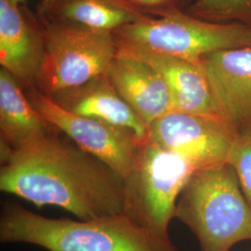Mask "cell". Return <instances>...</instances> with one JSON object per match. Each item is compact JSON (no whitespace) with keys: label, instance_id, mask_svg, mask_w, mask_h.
<instances>
[{"label":"cell","instance_id":"obj_7","mask_svg":"<svg viewBox=\"0 0 251 251\" xmlns=\"http://www.w3.org/2000/svg\"><path fill=\"white\" fill-rule=\"evenodd\" d=\"M25 91L36 111L81 149L103 162L123 179L132 170L144 142L133 130L72 114L35 87Z\"/></svg>","mask_w":251,"mask_h":251},{"label":"cell","instance_id":"obj_16","mask_svg":"<svg viewBox=\"0 0 251 251\" xmlns=\"http://www.w3.org/2000/svg\"><path fill=\"white\" fill-rule=\"evenodd\" d=\"M186 13L208 22L251 26V0H194Z\"/></svg>","mask_w":251,"mask_h":251},{"label":"cell","instance_id":"obj_11","mask_svg":"<svg viewBox=\"0 0 251 251\" xmlns=\"http://www.w3.org/2000/svg\"><path fill=\"white\" fill-rule=\"evenodd\" d=\"M117 45V53L149 63L161 75L171 92L173 111L221 119L201 63L123 44Z\"/></svg>","mask_w":251,"mask_h":251},{"label":"cell","instance_id":"obj_4","mask_svg":"<svg viewBox=\"0 0 251 251\" xmlns=\"http://www.w3.org/2000/svg\"><path fill=\"white\" fill-rule=\"evenodd\" d=\"M195 171L184 158L148 137L124 178L123 213L156 236L171 241V220L175 218L179 195Z\"/></svg>","mask_w":251,"mask_h":251},{"label":"cell","instance_id":"obj_1","mask_svg":"<svg viewBox=\"0 0 251 251\" xmlns=\"http://www.w3.org/2000/svg\"><path fill=\"white\" fill-rule=\"evenodd\" d=\"M61 134L56 129L20 149H1L0 190L78 220L123 213L124 179Z\"/></svg>","mask_w":251,"mask_h":251},{"label":"cell","instance_id":"obj_13","mask_svg":"<svg viewBox=\"0 0 251 251\" xmlns=\"http://www.w3.org/2000/svg\"><path fill=\"white\" fill-rule=\"evenodd\" d=\"M50 99L72 114L126 127L143 141L148 139V128L120 96L106 73L81 86L58 92Z\"/></svg>","mask_w":251,"mask_h":251},{"label":"cell","instance_id":"obj_9","mask_svg":"<svg viewBox=\"0 0 251 251\" xmlns=\"http://www.w3.org/2000/svg\"><path fill=\"white\" fill-rule=\"evenodd\" d=\"M201 64L221 120L235 140L251 139V48L207 54Z\"/></svg>","mask_w":251,"mask_h":251},{"label":"cell","instance_id":"obj_17","mask_svg":"<svg viewBox=\"0 0 251 251\" xmlns=\"http://www.w3.org/2000/svg\"><path fill=\"white\" fill-rule=\"evenodd\" d=\"M118 6L144 17L160 18L182 11L193 0H109Z\"/></svg>","mask_w":251,"mask_h":251},{"label":"cell","instance_id":"obj_19","mask_svg":"<svg viewBox=\"0 0 251 251\" xmlns=\"http://www.w3.org/2000/svg\"><path fill=\"white\" fill-rule=\"evenodd\" d=\"M13 3H15V4H18V5H20L24 0H11Z\"/></svg>","mask_w":251,"mask_h":251},{"label":"cell","instance_id":"obj_6","mask_svg":"<svg viewBox=\"0 0 251 251\" xmlns=\"http://www.w3.org/2000/svg\"><path fill=\"white\" fill-rule=\"evenodd\" d=\"M40 24L44 53L35 88L41 93L50 98L107 73L117 53L113 32Z\"/></svg>","mask_w":251,"mask_h":251},{"label":"cell","instance_id":"obj_12","mask_svg":"<svg viewBox=\"0 0 251 251\" xmlns=\"http://www.w3.org/2000/svg\"><path fill=\"white\" fill-rule=\"evenodd\" d=\"M106 74L120 96L147 128L173 111L166 81L149 63L117 53Z\"/></svg>","mask_w":251,"mask_h":251},{"label":"cell","instance_id":"obj_2","mask_svg":"<svg viewBox=\"0 0 251 251\" xmlns=\"http://www.w3.org/2000/svg\"><path fill=\"white\" fill-rule=\"evenodd\" d=\"M0 242L23 243L47 251H179L120 213L92 220L52 219L19 204L0 216Z\"/></svg>","mask_w":251,"mask_h":251},{"label":"cell","instance_id":"obj_8","mask_svg":"<svg viewBox=\"0 0 251 251\" xmlns=\"http://www.w3.org/2000/svg\"><path fill=\"white\" fill-rule=\"evenodd\" d=\"M148 137L184 158L196 171L227 163L235 141L221 119L176 111L155 120Z\"/></svg>","mask_w":251,"mask_h":251},{"label":"cell","instance_id":"obj_5","mask_svg":"<svg viewBox=\"0 0 251 251\" xmlns=\"http://www.w3.org/2000/svg\"><path fill=\"white\" fill-rule=\"evenodd\" d=\"M118 44L201 63L207 54L251 48V26L239 23H214L183 11L145 17L113 32Z\"/></svg>","mask_w":251,"mask_h":251},{"label":"cell","instance_id":"obj_10","mask_svg":"<svg viewBox=\"0 0 251 251\" xmlns=\"http://www.w3.org/2000/svg\"><path fill=\"white\" fill-rule=\"evenodd\" d=\"M44 53L41 24L26 8L0 0V64L25 90L36 86Z\"/></svg>","mask_w":251,"mask_h":251},{"label":"cell","instance_id":"obj_14","mask_svg":"<svg viewBox=\"0 0 251 251\" xmlns=\"http://www.w3.org/2000/svg\"><path fill=\"white\" fill-rule=\"evenodd\" d=\"M42 117L15 77L0 69V142L11 150L39 141L56 130Z\"/></svg>","mask_w":251,"mask_h":251},{"label":"cell","instance_id":"obj_3","mask_svg":"<svg viewBox=\"0 0 251 251\" xmlns=\"http://www.w3.org/2000/svg\"><path fill=\"white\" fill-rule=\"evenodd\" d=\"M175 218L196 235L201 251H230L251 240V207L229 162L194 171L179 195Z\"/></svg>","mask_w":251,"mask_h":251},{"label":"cell","instance_id":"obj_18","mask_svg":"<svg viewBox=\"0 0 251 251\" xmlns=\"http://www.w3.org/2000/svg\"><path fill=\"white\" fill-rule=\"evenodd\" d=\"M228 162L236 172L243 195L251 207V139L235 140Z\"/></svg>","mask_w":251,"mask_h":251},{"label":"cell","instance_id":"obj_15","mask_svg":"<svg viewBox=\"0 0 251 251\" xmlns=\"http://www.w3.org/2000/svg\"><path fill=\"white\" fill-rule=\"evenodd\" d=\"M36 16L42 23L104 32L145 18L109 0H42Z\"/></svg>","mask_w":251,"mask_h":251}]
</instances>
